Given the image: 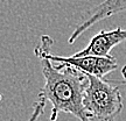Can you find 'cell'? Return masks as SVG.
Instances as JSON below:
<instances>
[{
    "label": "cell",
    "mask_w": 126,
    "mask_h": 121,
    "mask_svg": "<svg viewBox=\"0 0 126 121\" xmlns=\"http://www.w3.org/2000/svg\"><path fill=\"white\" fill-rule=\"evenodd\" d=\"M40 59L45 84L37 99L51 104L50 121H56L60 113H69L79 121H91L83 106V94L89 83L88 75L63 63H55L45 56Z\"/></svg>",
    "instance_id": "6da1fadb"
},
{
    "label": "cell",
    "mask_w": 126,
    "mask_h": 121,
    "mask_svg": "<svg viewBox=\"0 0 126 121\" xmlns=\"http://www.w3.org/2000/svg\"><path fill=\"white\" fill-rule=\"evenodd\" d=\"M89 83L83 94L86 115L98 121H114L124 108L122 93L113 81L88 75Z\"/></svg>",
    "instance_id": "7a4b0ae2"
},
{
    "label": "cell",
    "mask_w": 126,
    "mask_h": 121,
    "mask_svg": "<svg viewBox=\"0 0 126 121\" xmlns=\"http://www.w3.org/2000/svg\"><path fill=\"white\" fill-rule=\"evenodd\" d=\"M54 44V40L48 35H42L39 44L34 48L35 56H45L55 63H63L75 67L81 72L94 76L98 78H104L110 72L114 71L118 67L117 59L113 56H56L51 54V47Z\"/></svg>",
    "instance_id": "3957f363"
},
{
    "label": "cell",
    "mask_w": 126,
    "mask_h": 121,
    "mask_svg": "<svg viewBox=\"0 0 126 121\" xmlns=\"http://www.w3.org/2000/svg\"><path fill=\"white\" fill-rule=\"evenodd\" d=\"M126 41V29L122 27L114 28L113 30H102L91 39L89 44L75 56H110L111 50L116 45Z\"/></svg>",
    "instance_id": "277c9868"
},
{
    "label": "cell",
    "mask_w": 126,
    "mask_h": 121,
    "mask_svg": "<svg viewBox=\"0 0 126 121\" xmlns=\"http://www.w3.org/2000/svg\"><path fill=\"white\" fill-rule=\"evenodd\" d=\"M122 12H126V0H104L103 2L94 7L89 18L75 28L68 42L72 44L84 31L90 29L94 25Z\"/></svg>",
    "instance_id": "5b68a950"
},
{
    "label": "cell",
    "mask_w": 126,
    "mask_h": 121,
    "mask_svg": "<svg viewBox=\"0 0 126 121\" xmlns=\"http://www.w3.org/2000/svg\"><path fill=\"white\" fill-rule=\"evenodd\" d=\"M46 104L43 100H40V99H37L34 105H33V113H32L31 118H29V120L28 121H36L42 115V113L45 111V107H46Z\"/></svg>",
    "instance_id": "8992f818"
},
{
    "label": "cell",
    "mask_w": 126,
    "mask_h": 121,
    "mask_svg": "<svg viewBox=\"0 0 126 121\" xmlns=\"http://www.w3.org/2000/svg\"><path fill=\"white\" fill-rule=\"evenodd\" d=\"M122 76H123V84H125L126 86V65L122 67Z\"/></svg>",
    "instance_id": "52a82bcc"
},
{
    "label": "cell",
    "mask_w": 126,
    "mask_h": 121,
    "mask_svg": "<svg viewBox=\"0 0 126 121\" xmlns=\"http://www.w3.org/2000/svg\"><path fill=\"white\" fill-rule=\"evenodd\" d=\"M1 99H2V95H1V94H0V100H1Z\"/></svg>",
    "instance_id": "ba28073f"
}]
</instances>
